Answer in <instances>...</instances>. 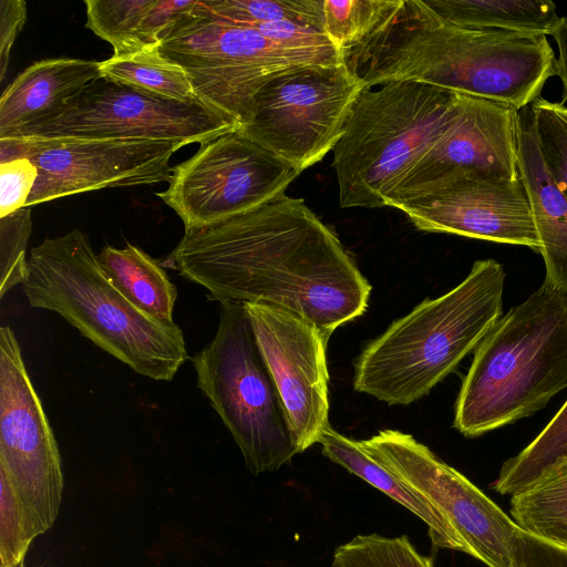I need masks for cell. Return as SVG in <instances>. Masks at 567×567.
<instances>
[{"instance_id": "obj_37", "label": "cell", "mask_w": 567, "mask_h": 567, "mask_svg": "<svg viewBox=\"0 0 567 567\" xmlns=\"http://www.w3.org/2000/svg\"><path fill=\"white\" fill-rule=\"evenodd\" d=\"M550 35L558 45L557 75L561 80L567 99V16L560 17Z\"/></svg>"}, {"instance_id": "obj_27", "label": "cell", "mask_w": 567, "mask_h": 567, "mask_svg": "<svg viewBox=\"0 0 567 567\" xmlns=\"http://www.w3.org/2000/svg\"><path fill=\"white\" fill-rule=\"evenodd\" d=\"M153 0H86V28L113 48L120 56L146 49L140 27Z\"/></svg>"}, {"instance_id": "obj_23", "label": "cell", "mask_w": 567, "mask_h": 567, "mask_svg": "<svg viewBox=\"0 0 567 567\" xmlns=\"http://www.w3.org/2000/svg\"><path fill=\"white\" fill-rule=\"evenodd\" d=\"M517 526L567 548V458L511 498Z\"/></svg>"}, {"instance_id": "obj_19", "label": "cell", "mask_w": 567, "mask_h": 567, "mask_svg": "<svg viewBox=\"0 0 567 567\" xmlns=\"http://www.w3.org/2000/svg\"><path fill=\"white\" fill-rule=\"evenodd\" d=\"M517 171L527 190L550 288L567 293V198L547 172L530 105L517 111Z\"/></svg>"}, {"instance_id": "obj_15", "label": "cell", "mask_w": 567, "mask_h": 567, "mask_svg": "<svg viewBox=\"0 0 567 567\" xmlns=\"http://www.w3.org/2000/svg\"><path fill=\"white\" fill-rule=\"evenodd\" d=\"M415 228L539 250L527 190L506 178L463 171L429 185L396 206Z\"/></svg>"}, {"instance_id": "obj_5", "label": "cell", "mask_w": 567, "mask_h": 567, "mask_svg": "<svg viewBox=\"0 0 567 567\" xmlns=\"http://www.w3.org/2000/svg\"><path fill=\"white\" fill-rule=\"evenodd\" d=\"M567 388V293L543 284L474 351L453 426L475 437L543 409Z\"/></svg>"}, {"instance_id": "obj_33", "label": "cell", "mask_w": 567, "mask_h": 567, "mask_svg": "<svg viewBox=\"0 0 567 567\" xmlns=\"http://www.w3.org/2000/svg\"><path fill=\"white\" fill-rule=\"evenodd\" d=\"M39 171L28 157L0 163V218L27 207Z\"/></svg>"}, {"instance_id": "obj_22", "label": "cell", "mask_w": 567, "mask_h": 567, "mask_svg": "<svg viewBox=\"0 0 567 567\" xmlns=\"http://www.w3.org/2000/svg\"><path fill=\"white\" fill-rule=\"evenodd\" d=\"M425 3L446 22L470 29L547 37L560 19L555 3L544 0H426Z\"/></svg>"}, {"instance_id": "obj_20", "label": "cell", "mask_w": 567, "mask_h": 567, "mask_svg": "<svg viewBox=\"0 0 567 567\" xmlns=\"http://www.w3.org/2000/svg\"><path fill=\"white\" fill-rule=\"evenodd\" d=\"M319 443L324 456L381 491L425 523L434 546L461 551L455 535L439 509L423 494L372 458L360 441L347 437L328 425Z\"/></svg>"}, {"instance_id": "obj_30", "label": "cell", "mask_w": 567, "mask_h": 567, "mask_svg": "<svg viewBox=\"0 0 567 567\" xmlns=\"http://www.w3.org/2000/svg\"><path fill=\"white\" fill-rule=\"evenodd\" d=\"M544 165L567 198V106L538 96L530 104Z\"/></svg>"}, {"instance_id": "obj_18", "label": "cell", "mask_w": 567, "mask_h": 567, "mask_svg": "<svg viewBox=\"0 0 567 567\" xmlns=\"http://www.w3.org/2000/svg\"><path fill=\"white\" fill-rule=\"evenodd\" d=\"M99 76L100 62L95 60L51 58L34 62L1 94L0 138L54 117Z\"/></svg>"}, {"instance_id": "obj_3", "label": "cell", "mask_w": 567, "mask_h": 567, "mask_svg": "<svg viewBox=\"0 0 567 567\" xmlns=\"http://www.w3.org/2000/svg\"><path fill=\"white\" fill-rule=\"evenodd\" d=\"M505 277L496 260H476L456 287L393 321L357 357L354 390L389 405L427 395L503 316Z\"/></svg>"}, {"instance_id": "obj_34", "label": "cell", "mask_w": 567, "mask_h": 567, "mask_svg": "<svg viewBox=\"0 0 567 567\" xmlns=\"http://www.w3.org/2000/svg\"><path fill=\"white\" fill-rule=\"evenodd\" d=\"M198 0H153L140 27V41L146 48L158 47L163 35L190 13Z\"/></svg>"}, {"instance_id": "obj_7", "label": "cell", "mask_w": 567, "mask_h": 567, "mask_svg": "<svg viewBox=\"0 0 567 567\" xmlns=\"http://www.w3.org/2000/svg\"><path fill=\"white\" fill-rule=\"evenodd\" d=\"M190 361L197 386L233 435L251 474L276 471L298 454L244 303H220L214 338Z\"/></svg>"}, {"instance_id": "obj_24", "label": "cell", "mask_w": 567, "mask_h": 567, "mask_svg": "<svg viewBox=\"0 0 567 567\" xmlns=\"http://www.w3.org/2000/svg\"><path fill=\"white\" fill-rule=\"evenodd\" d=\"M100 72L113 81L169 100L203 103L183 68L166 59L158 47L112 55L100 61Z\"/></svg>"}, {"instance_id": "obj_12", "label": "cell", "mask_w": 567, "mask_h": 567, "mask_svg": "<svg viewBox=\"0 0 567 567\" xmlns=\"http://www.w3.org/2000/svg\"><path fill=\"white\" fill-rule=\"evenodd\" d=\"M360 443L372 458L439 509L461 551L488 567H514L519 527L463 474L401 431L382 430Z\"/></svg>"}, {"instance_id": "obj_21", "label": "cell", "mask_w": 567, "mask_h": 567, "mask_svg": "<svg viewBox=\"0 0 567 567\" xmlns=\"http://www.w3.org/2000/svg\"><path fill=\"white\" fill-rule=\"evenodd\" d=\"M97 259L110 280L135 307L156 319L174 321L177 289L162 264L132 244L124 248L106 245Z\"/></svg>"}, {"instance_id": "obj_36", "label": "cell", "mask_w": 567, "mask_h": 567, "mask_svg": "<svg viewBox=\"0 0 567 567\" xmlns=\"http://www.w3.org/2000/svg\"><path fill=\"white\" fill-rule=\"evenodd\" d=\"M23 0H0V82L4 80L14 41L27 22Z\"/></svg>"}, {"instance_id": "obj_11", "label": "cell", "mask_w": 567, "mask_h": 567, "mask_svg": "<svg viewBox=\"0 0 567 567\" xmlns=\"http://www.w3.org/2000/svg\"><path fill=\"white\" fill-rule=\"evenodd\" d=\"M237 128L203 103L169 100L101 75L54 117L8 138L152 140L188 145Z\"/></svg>"}, {"instance_id": "obj_10", "label": "cell", "mask_w": 567, "mask_h": 567, "mask_svg": "<svg viewBox=\"0 0 567 567\" xmlns=\"http://www.w3.org/2000/svg\"><path fill=\"white\" fill-rule=\"evenodd\" d=\"M299 175L237 128L200 144L173 167L168 187L156 195L179 216L186 231L257 209L284 196Z\"/></svg>"}, {"instance_id": "obj_9", "label": "cell", "mask_w": 567, "mask_h": 567, "mask_svg": "<svg viewBox=\"0 0 567 567\" xmlns=\"http://www.w3.org/2000/svg\"><path fill=\"white\" fill-rule=\"evenodd\" d=\"M364 87L344 62L287 70L259 89L239 130L301 173L332 152Z\"/></svg>"}, {"instance_id": "obj_32", "label": "cell", "mask_w": 567, "mask_h": 567, "mask_svg": "<svg viewBox=\"0 0 567 567\" xmlns=\"http://www.w3.org/2000/svg\"><path fill=\"white\" fill-rule=\"evenodd\" d=\"M31 231L30 207L0 218V298L28 277L27 247Z\"/></svg>"}, {"instance_id": "obj_31", "label": "cell", "mask_w": 567, "mask_h": 567, "mask_svg": "<svg viewBox=\"0 0 567 567\" xmlns=\"http://www.w3.org/2000/svg\"><path fill=\"white\" fill-rule=\"evenodd\" d=\"M385 0H323V32L341 53L364 39Z\"/></svg>"}, {"instance_id": "obj_35", "label": "cell", "mask_w": 567, "mask_h": 567, "mask_svg": "<svg viewBox=\"0 0 567 567\" xmlns=\"http://www.w3.org/2000/svg\"><path fill=\"white\" fill-rule=\"evenodd\" d=\"M514 567H567V548L518 528Z\"/></svg>"}, {"instance_id": "obj_26", "label": "cell", "mask_w": 567, "mask_h": 567, "mask_svg": "<svg viewBox=\"0 0 567 567\" xmlns=\"http://www.w3.org/2000/svg\"><path fill=\"white\" fill-rule=\"evenodd\" d=\"M33 507L0 466V567H19L35 537L45 533Z\"/></svg>"}, {"instance_id": "obj_1", "label": "cell", "mask_w": 567, "mask_h": 567, "mask_svg": "<svg viewBox=\"0 0 567 567\" xmlns=\"http://www.w3.org/2000/svg\"><path fill=\"white\" fill-rule=\"evenodd\" d=\"M209 300L262 302L313 322L327 341L362 316L371 285L336 233L286 195L246 214L186 230L162 262Z\"/></svg>"}, {"instance_id": "obj_16", "label": "cell", "mask_w": 567, "mask_h": 567, "mask_svg": "<svg viewBox=\"0 0 567 567\" xmlns=\"http://www.w3.org/2000/svg\"><path fill=\"white\" fill-rule=\"evenodd\" d=\"M257 343L282 399L298 453L319 443L330 425L328 341L319 328L289 309L244 303Z\"/></svg>"}, {"instance_id": "obj_28", "label": "cell", "mask_w": 567, "mask_h": 567, "mask_svg": "<svg viewBox=\"0 0 567 567\" xmlns=\"http://www.w3.org/2000/svg\"><path fill=\"white\" fill-rule=\"evenodd\" d=\"M209 13L226 21L254 25L296 21L323 31V0H200Z\"/></svg>"}, {"instance_id": "obj_4", "label": "cell", "mask_w": 567, "mask_h": 567, "mask_svg": "<svg viewBox=\"0 0 567 567\" xmlns=\"http://www.w3.org/2000/svg\"><path fill=\"white\" fill-rule=\"evenodd\" d=\"M28 262L22 286L30 306L56 312L137 374L171 381L188 359L182 329L135 307L103 271L81 230L44 239Z\"/></svg>"}, {"instance_id": "obj_6", "label": "cell", "mask_w": 567, "mask_h": 567, "mask_svg": "<svg viewBox=\"0 0 567 567\" xmlns=\"http://www.w3.org/2000/svg\"><path fill=\"white\" fill-rule=\"evenodd\" d=\"M462 93L419 81L364 87L334 145L341 208L385 207L409 169L446 133Z\"/></svg>"}, {"instance_id": "obj_13", "label": "cell", "mask_w": 567, "mask_h": 567, "mask_svg": "<svg viewBox=\"0 0 567 567\" xmlns=\"http://www.w3.org/2000/svg\"><path fill=\"white\" fill-rule=\"evenodd\" d=\"M184 142L0 138V163L28 157L39 175L27 207L70 195L169 182Z\"/></svg>"}, {"instance_id": "obj_2", "label": "cell", "mask_w": 567, "mask_h": 567, "mask_svg": "<svg viewBox=\"0 0 567 567\" xmlns=\"http://www.w3.org/2000/svg\"><path fill=\"white\" fill-rule=\"evenodd\" d=\"M342 58L365 87L419 81L516 110L557 75L546 35L457 27L424 0H385L371 32Z\"/></svg>"}, {"instance_id": "obj_14", "label": "cell", "mask_w": 567, "mask_h": 567, "mask_svg": "<svg viewBox=\"0 0 567 567\" xmlns=\"http://www.w3.org/2000/svg\"><path fill=\"white\" fill-rule=\"evenodd\" d=\"M61 455L10 326L0 328V466L49 529L63 492Z\"/></svg>"}, {"instance_id": "obj_17", "label": "cell", "mask_w": 567, "mask_h": 567, "mask_svg": "<svg viewBox=\"0 0 567 567\" xmlns=\"http://www.w3.org/2000/svg\"><path fill=\"white\" fill-rule=\"evenodd\" d=\"M517 111L506 103L462 93L461 107L451 127L390 192L385 207L396 208L456 172L518 177Z\"/></svg>"}, {"instance_id": "obj_38", "label": "cell", "mask_w": 567, "mask_h": 567, "mask_svg": "<svg viewBox=\"0 0 567 567\" xmlns=\"http://www.w3.org/2000/svg\"><path fill=\"white\" fill-rule=\"evenodd\" d=\"M19 567H25V566H24V563H23V564H21Z\"/></svg>"}, {"instance_id": "obj_8", "label": "cell", "mask_w": 567, "mask_h": 567, "mask_svg": "<svg viewBox=\"0 0 567 567\" xmlns=\"http://www.w3.org/2000/svg\"><path fill=\"white\" fill-rule=\"evenodd\" d=\"M159 52L186 72L200 101L241 127L254 96L275 75L321 65L286 50L257 29L206 11L202 1L167 31Z\"/></svg>"}, {"instance_id": "obj_29", "label": "cell", "mask_w": 567, "mask_h": 567, "mask_svg": "<svg viewBox=\"0 0 567 567\" xmlns=\"http://www.w3.org/2000/svg\"><path fill=\"white\" fill-rule=\"evenodd\" d=\"M332 567H433V561L421 555L406 535L385 537L374 533L338 546Z\"/></svg>"}, {"instance_id": "obj_25", "label": "cell", "mask_w": 567, "mask_h": 567, "mask_svg": "<svg viewBox=\"0 0 567 567\" xmlns=\"http://www.w3.org/2000/svg\"><path fill=\"white\" fill-rule=\"evenodd\" d=\"M565 458H567V400L536 439L503 464L494 488L499 494L513 496L529 487Z\"/></svg>"}]
</instances>
